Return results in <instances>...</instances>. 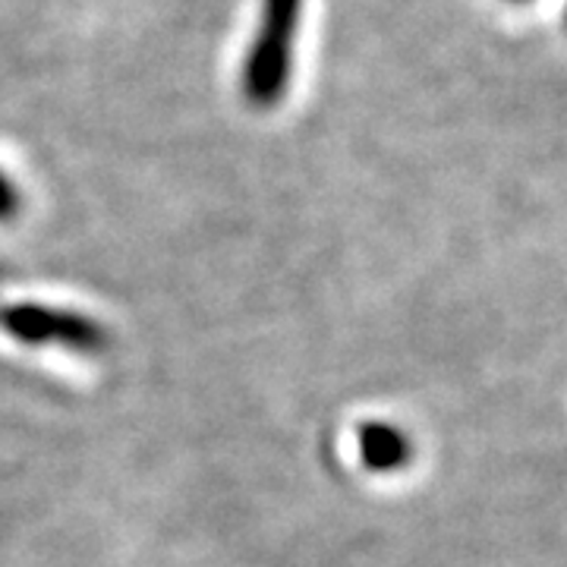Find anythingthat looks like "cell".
Wrapping results in <instances>:
<instances>
[{"label": "cell", "mask_w": 567, "mask_h": 567, "mask_svg": "<svg viewBox=\"0 0 567 567\" xmlns=\"http://www.w3.org/2000/svg\"><path fill=\"white\" fill-rule=\"evenodd\" d=\"M306 0H262L259 29L249 41L240 89L249 107L271 111L284 102L293 73V44L300 32Z\"/></svg>", "instance_id": "1"}, {"label": "cell", "mask_w": 567, "mask_h": 567, "mask_svg": "<svg viewBox=\"0 0 567 567\" xmlns=\"http://www.w3.org/2000/svg\"><path fill=\"white\" fill-rule=\"evenodd\" d=\"M0 328L17 338L22 344L32 347H63L73 353L95 357L104 353L111 344L107 328L95 319L70 312V309H54V306L39 303H13L0 309Z\"/></svg>", "instance_id": "2"}, {"label": "cell", "mask_w": 567, "mask_h": 567, "mask_svg": "<svg viewBox=\"0 0 567 567\" xmlns=\"http://www.w3.org/2000/svg\"><path fill=\"white\" fill-rule=\"evenodd\" d=\"M357 445H360V461L372 473H394L413 461V442L394 423L369 420L357 432Z\"/></svg>", "instance_id": "3"}, {"label": "cell", "mask_w": 567, "mask_h": 567, "mask_svg": "<svg viewBox=\"0 0 567 567\" xmlns=\"http://www.w3.org/2000/svg\"><path fill=\"white\" fill-rule=\"evenodd\" d=\"M22 199L20 189L13 186V181L0 171V221H13L20 215Z\"/></svg>", "instance_id": "4"}, {"label": "cell", "mask_w": 567, "mask_h": 567, "mask_svg": "<svg viewBox=\"0 0 567 567\" xmlns=\"http://www.w3.org/2000/svg\"><path fill=\"white\" fill-rule=\"evenodd\" d=\"M507 3H533V0H507Z\"/></svg>", "instance_id": "5"}, {"label": "cell", "mask_w": 567, "mask_h": 567, "mask_svg": "<svg viewBox=\"0 0 567 567\" xmlns=\"http://www.w3.org/2000/svg\"><path fill=\"white\" fill-rule=\"evenodd\" d=\"M565 29H567V0H565Z\"/></svg>", "instance_id": "6"}]
</instances>
